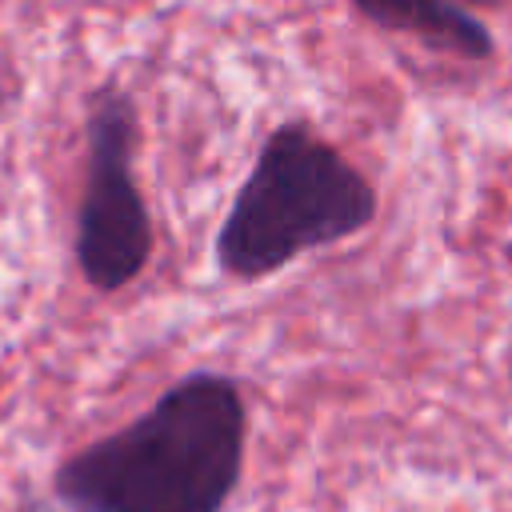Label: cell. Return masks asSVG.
<instances>
[{
	"mask_svg": "<svg viewBox=\"0 0 512 512\" xmlns=\"http://www.w3.org/2000/svg\"><path fill=\"white\" fill-rule=\"evenodd\" d=\"M244 448L240 384L224 372H192L140 420L64 460L56 496L72 512H224Z\"/></svg>",
	"mask_w": 512,
	"mask_h": 512,
	"instance_id": "cell-1",
	"label": "cell"
},
{
	"mask_svg": "<svg viewBox=\"0 0 512 512\" xmlns=\"http://www.w3.org/2000/svg\"><path fill=\"white\" fill-rule=\"evenodd\" d=\"M376 216V192L304 120L280 124L216 232V260L236 280H264L312 248H328Z\"/></svg>",
	"mask_w": 512,
	"mask_h": 512,
	"instance_id": "cell-2",
	"label": "cell"
},
{
	"mask_svg": "<svg viewBox=\"0 0 512 512\" xmlns=\"http://www.w3.org/2000/svg\"><path fill=\"white\" fill-rule=\"evenodd\" d=\"M136 108L104 88L88 108V172L76 212V264L100 292L132 284L152 256V220L132 176Z\"/></svg>",
	"mask_w": 512,
	"mask_h": 512,
	"instance_id": "cell-3",
	"label": "cell"
},
{
	"mask_svg": "<svg viewBox=\"0 0 512 512\" xmlns=\"http://www.w3.org/2000/svg\"><path fill=\"white\" fill-rule=\"evenodd\" d=\"M352 8L364 12L380 28L420 36L432 48H448L464 60L492 56V36L484 20H476L456 0H352Z\"/></svg>",
	"mask_w": 512,
	"mask_h": 512,
	"instance_id": "cell-4",
	"label": "cell"
},
{
	"mask_svg": "<svg viewBox=\"0 0 512 512\" xmlns=\"http://www.w3.org/2000/svg\"><path fill=\"white\" fill-rule=\"evenodd\" d=\"M460 8H496V4H504V0H456Z\"/></svg>",
	"mask_w": 512,
	"mask_h": 512,
	"instance_id": "cell-5",
	"label": "cell"
}]
</instances>
